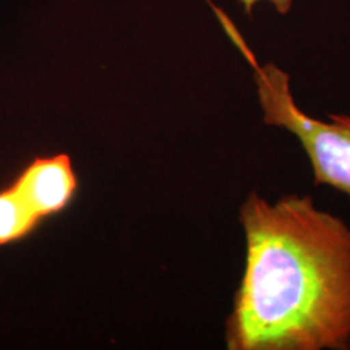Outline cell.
<instances>
[{
	"mask_svg": "<svg viewBox=\"0 0 350 350\" xmlns=\"http://www.w3.org/2000/svg\"><path fill=\"white\" fill-rule=\"evenodd\" d=\"M245 266L224 323L229 350H350V226L312 196L239 211Z\"/></svg>",
	"mask_w": 350,
	"mask_h": 350,
	"instance_id": "6da1fadb",
	"label": "cell"
},
{
	"mask_svg": "<svg viewBox=\"0 0 350 350\" xmlns=\"http://www.w3.org/2000/svg\"><path fill=\"white\" fill-rule=\"evenodd\" d=\"M39 222L26 211L10 187L0 188V248L10 247L31 237Z\"/></svg>",
	"mask_w": 350,
	"mask_h": 350,
	"instance_id": "277c9868",
	"label": "cell"
},
{
	"mask_svg": "<svg viewBox=\"0 0 350 350\" xmlns=\"http://www.w3.org/2000/svg\"><path fill=\"white\" fill-rule=\"evenodd\" d=\"M26 211L42 224L67 211L80 190V178L67 152L36 156L8 183Z\"/></svg>",
	"mask_w": 350,
	"mask_h": 350,
	"instance_id": "3957f363",
	"label": "cell"
},
{
	"mask_svg": "<svg viewBox=\"0 0 350 350\" xmlns=\"http://www.w3.org/2000/svg\"><path fill=\"white\" fill-rule=\"evenodd\" d=\"M239 2L243 5L245 13H247L248 16H252L253 8H255L256 3L261 2V0H239ZM266 2H269L275 10L281 13V15H287V13L291 12L294 0H266Z\"/></svg>",
	"mask_w": 350,
	"mask_h": 350,
	"instance_id": "5b68a950",
	"label": "cell"
},
{
	"mask_svg": "<svg viewBox=\"0 0 350 350\" xmlns=\"http://www.w3.org/2000/svg\"><path fill=\"white\" fill-rule=\"evenodd\" d=\"M219 16L252 64L262 122L287 130L299 139L313 170L314 185L350 196V116L329 113L327 120H321L301 111L292 94L288 73L274 64L258 65L226 15Z\"/></svg>",
	"mask_w": 350,
	"mask_h": 350,
	"instance_id": "7a4b0ae2",
	"label": "cell"
}]
</instances>
